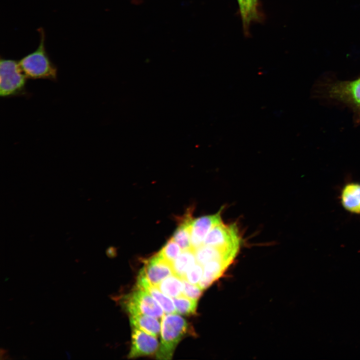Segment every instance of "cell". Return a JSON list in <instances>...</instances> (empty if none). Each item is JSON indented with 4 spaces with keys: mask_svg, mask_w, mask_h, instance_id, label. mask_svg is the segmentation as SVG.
Here are the masks:
<instances>
[{
    "mask_svg": "<svg viewBox=\"0 0 360 360\" xmlns=\"http://www.w3.org/2000/svg\"><path fill=\"white\" fill-rule=\"evenodd\" d=\"M245 14L243 18L244 22L248 23L256 15L257 0H244Z\"/></svg>",
    "mask_w": 360,
    "mask_h": 360,
    "instance_id": "7402d4cb",
    "label": "cell"
},
{
    "mask_svg": "<svg viewBox=\"0 0 360 360\" xmlns=\"http://www.w3.org/2000/svg\"><path fill=\"white\" fill-rule=\"evenodd\" d=\"M184 283L183 295L191 299L198 300L202 294L203 290L198 284H192L182 279Z\"/></svg>",
    "mask_w": 360,
    "mask_h": 360,
    "instance_id": "44dd1931",
    "label": "cell"
},
{
    "mask_svg": "<svg viewBox=\"0 0 360 360\" xmlns=\"http://www.w3.org/2000/svg\"><path fill=\"white\" fill-rule=\"evenodd\" d=\"M187 330L188 323L181 316L176 313L164 315L161 322V342L156 358L171 359L176 345Z\"/></svg>",
    "mask_w": 360,
    "mask_h": 360,
    "instance_id": "7a4b0ae2",
    "label": "cell"
},
{
    "mask_svg": "<svg viewBox=\"0 0 360 360\" xmlns=\"http://www.w3.org/2000/svg\"><path fill=\"white\" fill-rule=\"evenodd\" d=\"M144 290L138 288L126 299L125 306L130 315L142 314L156 318L164 316V310L153 297Z\"/></svg>",
    "mask_w": 360,
    "mask_h": 360,
    "instance_id": "277c9868",
    "label": "cell"
},
{
    "mask_svg": "<svg viewBox=\"0 0 360 360\" xmlns=\"http://www.w3.org/2000/svg\"><path fill=\"white\" fill-rule=\"evenodd\" d=\"M340 200L346 211L360 214V183L351 182L346 184L341 190Z\"/></svg>",
    "mask_w": 360,
    "mask_h": 360,
    "instance_id": "7c38bea8",
    "label": "cell"
},
{
    "mask_svg": "<svg viewBox=\"0 0 360 360\" xmlns=\"http://www.w3.org/2000/svg\"><path fill=\"white\" fill-rule=\"evenodd\" d=\"M203 273V266L197 262L187 272L184 279L192 284H198Z\"/></svg>",
    "mask_w": 360,
    "mask_h": 360,
    "instance_id": "ffe728a7",
    "label": "cell"
},
{
    "mask_svg": "<svg viewBox=\"0 0 360 360\" xmlns=\"http://www.w3.org/2000/svg\"><path fill=\"white\" fill-rule=\"evenodd\" d=\"M142 269L150 283L155 286L168 276L174 274L172 264L158 253L150 259Z\"/></svg>",
    "mask_w": 360,
    "mask_h": 360,
    "instance_id": "9c48e42d",
    "label": "cell"
},
{
    "mask_svg": "<svg viewBox=\"0 0 360 360\" xmlns=\"http://www.w3.org/2000/svg\"><path fill=\"white\" fill-rule=\"evenodd\" d=\"M230 264L218 260H212L203 266V275L198 284L202 290L209 287L214 281L219 278Z\"/></svg>",
    "mask_w": 360,
    "mask_h": 360,
    "instance_id": "4fadbf2b",
    "label": "cell"
},
{
    "mask_svg": "<svg viewBox=\"0 0 360 360\" xmlns=\"http://www.w3.org/2000/svg\"><path fill=\"white\" fill-rule=\"evenodd\" d=\"M176 312L182 314H191L196 312L197 300L191 299L183 294L172 298Z\"/></svg>",
    "mask_w": 360,
    "mask_h": 360,
    "instance_id": "ac0fdd59",
    "label": "cell"
},
{
    "mask_svg": "<svg viewBox=\"0 0 360 360\" xmlns=\"http://www.w3.org/2000/svg\"><path fill=\"white\" fill-rule=\"evenodd\" d=\"M190 220L191 218L188 217L185 219L177 228L172 237L182 250L193 249L191 244L190 228Z\"/></svg>",
    "mask_w": 360,
    "mask_h": 360,
    "instance_id": "e0dca14e",
    "label": "cell"
},
{
    "mask_svg": "<svg viewBox=\"0 0 360 360\" xmlns=\"http://www.w3.org/2000/svg\"><path fill=\"white\" fill-rule=\"evenodd\" d=\"M196 262L194 249L182 250L172 264L174 274L184 279L187 272Z\"/></svg>",
    "mask_w": 360,
    "mask_h": 360,
    "instance_id": "9a60e30c",
    "label": "cell"
},
{
    "mask_svg": "<svg viewBox=\"0 0 360 360\" xmlns=\"http://www.w3.org/2000/svg\"><path fill=\"white\" fill-rule=\"evenodd\" d=\"M240 241L235 224L226 226L221 222L210 231L203 244L220 248L238 250Z\"/></svg>",
    "mask_w": 360,
    "mask_h": 360,
    "instance_id": "5b68a950",
    "label": "cell"
},
{
    "mask_svg": "<svg viewBox=\"0 0 360 360\" xmlns=\"http://www.w3.org/2000/svg\"><path fill=\"white\" fill-rule=\"evenodd\" d=\"M114 248L112 247L108 248L106 251V254L108 257L112 258L114 256Z\"/></svg>",
    "mask_w": 360,
    "mask_h": 360,
    "instance_id": "cb8c5ba5",
    "label": "cell"
},
{
    "mask_svg": "<svg viewBox=\"0 0 360 360\" xmlns=\"http://www.w3.org/2000/svg\"><path fill=\"white\" fill-rule=\"evenodd\" d=\"M156 286L162 293L169 297L174 298L183 294L182 279L176 274L168 276Z\"/></svg>",
    "mask_w": 360,
    "mask_h": 360,
    "instance_id": "2e32d148",
    "label": "cell"
},
{
    "mask_svg": "<svg viewBox=\"0 0 360 360\" xmlns=\"http://www.w3.org/2000/svg\"><path fill=\"white\" fill-rule=\"evenodd\" d=\"M216 214L202 216L190 221V228L192 248L195 250L203 244L210 231L216 225L222 222L221 212Z\"/></svg>",
    "mask_w": 360,
    "mask_h": 360,
    "instance_id": "8992f818",
    "label": "cell"
},
{
    "mask_svg": "<svg viewBox=\"0 0 360 360\" xmlns=\"http://www.w3.org/2000/svg\"><path fill=\"white\" fill-rule=\"evenodd\" d=\"M132 326L137 328L154 336H158L161 329V324L156 318L142 314L130 315Z\"/></svg>",
    "mask_w": 360,
    "mask_h": 360,
    "instance_id": "5bb4252c",
    "label": "cell"
},
{
    "mask_svg": "<svg viewBox=\"0 0 360 360\" xmlns=\"http://www.w3.org/2000/svg\"><path fill=\"white\" fill-rule=\"evenodd\" d=\"M180 249V246L172 237L165 244L158 254L165 260L172 264L181 253Z\"/></svg>",
    "mask_w": 360,
    "mask_h": 360,
    "instance_id": "d6986e66",
    "label": "cell"
},
{
    "mask_svg": "<svg viewBox=\"0 0 360 360\" xmlns=\"http://www.w3.org/2000/svg\"><path fill=\"white\" fill-rule=\"evenodd\" d=\"M329 94L332 98L360 108V78L333 84Z\"/></svg>",
    "mask_w": 360,
    "mask_h": 360,
    "instance_id": "ba28073f",
    "label": "cell"
},
{
    "mask_svg": "<svg viewBox=\"0 0 360 360\" xmlns=\"http://www.w3.org/2000/svg\"><path fill=\"white\" fill-rule=\"evenodd\" d=\"M38 30L40 40L37 48L20 60L18 61L19 66L28 78L56 81L58 68L52 62L46 51L44 30L40 28Z\"/></svg>",
    "mask_w": 360,
    "mask_h": 360,
    "instance_id": "6da1fadb",
    "label": "cell"
},
{
    "mask_svg": "<svg viewBox=\"0 0 360 360\" xmlns=\"http://www.w3.org/2000/svg\"><path fill=\"white\" fill-rule=\"evenodd\" d=\"M26 77L21 70L18 61L0 58V96L9 98L28 96Z\"/></svg>",
    "mask_w": 360,
    "mask_h": 360,
    "instance_id": "3957f363",
    "label": "cell"
},
{
    "mask_svg": "<svg viewBox=\"0 0 360 360\" xmlns=\"http://www.w3.org/2000/svg\"><path fill=\"white\" fill-rule=\"evenodd\" d=\"M239 4L240 14L242 19L245 14V8L244 0H237Z\"/></svg>",
    "mask_w": 360,
    "mask_h": 360,
    "instance_id": "603a6c76",
    "label": "cell"
},
{
    "mask_svg": "<svg viewBox=\"0 0 360 360\" xmlns=\"http://www.w3.org/2000/svg\"><path fill=\"white\" fill-rule=\"evenodd\" d=\"M137 285L138 288H142L150 294L166 314L176 313L173 300L166 296L157 286L150 283L142 269L140 270L138 276Z\"/></svg>",
    "mask_w": 360,
    "mask_h": 360,
    "instance_id": "8fae6325",
    "label": "cell"
},
{
    "mask_svg": "<svg viewBox=\"0 0 360 360\" xmlns=\"http://www.w3.org/2000/svg\"><path fill=\"white\" fill-rule=\"evenodd\" d=\"M132 327V346L128 358H134L154 354L158 346L156 336L137 328Z\"/></svg>",
    "mask_w": 360,
    "mask_h": 360,
    "instance_id": "52a82bcc",
    "label": "cell"
},
{
    "mask_svg": "<svg viewBox=\"0 0 360 360\" xmlns=\"http://www.w3.org/2000/svg\"><path fill=\"white\" fill-rule=\"evenodd\" d=\"M194 250L196 262L202 266L212 260H221L230 264L238 252L236 250L204 244Z\"/></svg>",
    "mask_w": 360,
    "mask_h": 360,
    "instance_id": "30bf717a",
    "label": "cell"
}]
</instances>
